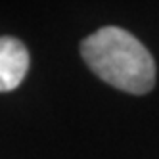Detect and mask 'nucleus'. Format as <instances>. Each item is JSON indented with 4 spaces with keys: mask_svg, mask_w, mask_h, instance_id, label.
Returning <instances> with one entry per match:
<instances>
[{
    "mask_svg": "<svg viewBox=\"0 0 159 159\" xmlns=\"http://www.w3.org/2000/svg\"><path fill=\"white\" fill-rule=\"evenodd\" d=\"M29 71V52L16 37H0V92L21 84Z\"/></svg>",
    "mask_w": 159,
    "mask_h": 159,
    "instance_id": "f03ea898",
    "label": "nucleus"
},
{
    "mask_svg": "<svg viewBox=\"0 0 159 159\" xmlns=\"http://www.w3.org/2000/svg\"><path fill=\"white\" fill-rule=\"evenodd\" d=\"M81 56L102 81L129 94H146L155 86V61L148 48L115 25L98 29L81 42Z\"/></svg>",
    "mask_w": 159,
    "mask_h": 159,
    "instance_id": "f257e3e1",
    "label": "nucleus"
}]
</instances>
